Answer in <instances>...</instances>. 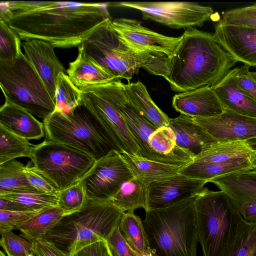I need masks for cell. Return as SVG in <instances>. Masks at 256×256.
Here are the masks:
<instances>
[{"label":"cell","mask_w":256,"mask_h":256,"mask_svg":"<svg viewBox=\"0 0 256 256\" xmlns=\"http://www.w3.org/2000/svg\"><path fill=\"white\" fill-rule=\"evenodd\" d=\"M228 256H256V222H243Z\"/></svg>","instance_id":"cell-36"},{"label":"cell","mask_w":256,"mask_h":256,"mask_svg":"<svg viewBox=\"0 0 256 256\" xmlns=\"http://www.w3.org/2000/svg\"><path fill=\"white\" fill-rule=\"evenodd\" d=\"M250 144L253 148L255 152V158L254 162V169L256 170V142H248Z\"/></svg>","instance_id":"cell-48"},{"label":"cell","mask_w":256,"mask_h":256,"mask_svg":"<svg viewBox=\"0 0 256 256\" xmlns=\"http://www.w3.org/2000/svg\"><path fill=\"white\" fill-rule=\"evenodd\" d=\"M213 35L236 61L256 67V28L226 24L219 20Z\"/></svg>","instance_id":"cell-19"},{"label":"cell","mask_w":256,"mask_h":256,"mask_svg":"<svg viewBox=\"0 0 256 256\" xmlns=\"http://www.w3.org/2000/svg\"><path fill=\"white\" fill-rule=\"evenodd\" d=\"M0 198L18 202L30 212L38 211L58 206V196L34 190H22L0 192Z\"/></svg>","instance_id":"cell-33"},{"label":"cell","mask_w":256,"mask_h":256,"mask_svg":"<svg viewBox=\"0 0 256 256\" xmlns=\"http://www.w3.org/2000/svg\"><path fill=\"white\" fill-rule=\"evenodd\" d=\"M250 67L244 64L235 68L237 85L245 94L256 101V81L250 74Z\"/></svg>","instance_id":"cell-44"},{"label":"cell","mask_w":256,"mask_h":256,"mask_svg":"<svg viewBox=\"0 0 256 256\" xmlns=\"http://www.w3.org/2000/svg\"><path fill=\"white\" fill-rule=\"evenodd\" d=\"M194 200L146 211L142 223L154 256H196L199 241Z\"/></svg>","instance_id":"cell-4"},{"label":"cell","mask_w":256,"mask_h":256,"mask_svg":"<svg viewBox=\"0 0 256 256\" xmlns=\"http://www.w3.org/2000/svg\"><path fill=\"white\" fill-rule=\"evenodd\" d=\"M58 206L66 214L80 210L87 198L83 182L80 180L58 192Z\"/></svg>","instance_id":"cell-38"},{"label":"cell","mask_w":256,"mask_h":256,"mask_svg":"<svg viewBox=\"0 0 256 256\" xmlns=\"http://www.w3.org/2000/svg\"><path fill=\"white\" fill-rule=\"evenodd\" d=\"M118 226L124 238L139 256L152 253L142 220L134 211L124 212Z\"/></svg>","instance_id":"cell-31"},{"label":"cell","mask_w":256,"mask_h":256,"mask_svg":"<svg viewBox=\"0 0 256 256\" xmlns=\"http://www.w3.org/2000/svg\"><path fill=\"white\" fill-rule=\"evenodd\" d=\"M0 126L28 140L44 136L43 123L24 108L6 101L0 108Z\"/></svg>","instance_id":"cell-23"},{"label":"cell","mask_w":256,"mask_h":256,"mask_svg":"<svg viewBox=\"0 0 256 256\" xmlns=\"http://www.w3.org/2000/svg\"><path fill=\"white\" fill-rule=\"evenodd\" d=\"M110 5L138 10L144 20L176 29L201 26L214 12L210 6L187 2H122Z\"/></svg>","instance_id":"cell-12"},{"label":"cell","mask_w":256,"mask_h":256,"mask_svg":"<svg viewBox=\"0 0 256 256\" xmlns=\"http://www.w3.org/2000/svg\"><path fill=\"white\" fill-rule=\"evenodd\" d=\"M102 85L108 98L120 114L134 138L140 149V156L166 163L148 144L150 136L158 128L142 116L130 104L126 96L124 83L120 79Z\"/></svg>","instance_id":"cell-14"},{"label":"cell","mask_w":256,"mask_h":256,"mask_svg":"<svg viewBox=\"0 0 256 256\" xmlns=\"http://www.w3.org/2000/svg\"><path fill=\"white\" fill-rule=\"evenodd\" d=\"M148 144L166 164L184 166L194 158L177 145L174 133L168 126L158 128L150 136Z\"/></svg>","instance_id":"cell-26"},{"label":"cell","mask_w":256,"mask_h":256,"mask_svg":"<svg viewBox=\"0 0 256 256\" xmlns=\"http://www.w3.org/2000/svg\"><path fill=\"white\" fill-rule=\"evenodd\" d=\"M209 182L226 194L245 220L256 222V169L222 176Z\"/></svg>","instance_id":"cell-17"},{"label":"cell","mask_w":256,"mask_h":256,"mask_svg":"<svg viewBox=\"0 0 256 256\" xmlns=\"http://www.w3.org/2000/svg\"><path fill=\"white\" fill-rule=\"evenodd\" d=\"M0 19L20 39L41 40L54 48L78 46L100 23L112 18L109 3L1 1Z\"/></svg>","instance_id":"cell-1"},{"label":"cell","mask_w":256,"mask_h":256,"mask_svg":"<svg viewBox=\"0 0 256 256\" xmlns=\"http://www.w3.org/2000/svg\"><path fill=\"white\" fill-rule=\"evenodd\" d=\"M255 152L248 142H218L204 150L179 174L209 181L232 173L254 169Z\"/></svg>","instance_id":"cell-10"},{"label":"cell","mask_w":256,"mask_h":256,"mask_svg":"<svg viewBox=\"0 0 256 256\" xmlns=\"http://www.w3.org/2000/svg\"><path fill=\"white\" fill-rule=\"evenodd\" d=\"M192 118L218 142H256V118L224 108L216 116Z\"/></svg>","instance_id":"cell-16"},{"label":"cell","mask_w":256,"mask_h":256,"mask_svg":"<svg viewBox=\"0 0 256 256\" xmlns=\"http://www.w3.org/2000/svg\"><path fill=\"white\" fill-rule=\"evenodd\" d=\"M0 256H7V255L1 250L0 252Z\"/></svg>","instance_id":"cell-50"},{"label":"cell","mask_w":256,"mask_h":256,"mask_svg":"<svg viewBox=\"0 0 256 256\" xmlns=\"http://www.w3.org/2000/svg\"><path fill=\"white\" fill-rule=\"evenodd\" d=\"M67 74L71 82L80 90L118 79L80 50L76 58L69 63Z\"/></svg>","instance_id":"cell-25"},{"label":"cell","mask_w":256,"mask_h":256,"mask_svg":"<svg viewBox=\"0 0 256 256\" xmlns=\"http://www.w3.org/2000/svg\"><path fill=\"white\" fill-rule=\"evenodd\" d=\"M30 158L34 168L58 192L81 180L96 161L73 147L45 140L32 146Z\"/></svg>","instance_id":"cell-9"},{"label":"cell","mask_w":256,"mask_h":256,"mask_svg":"<svg viewBox=\"0 0 256 256\" xmlns=\"http://www.w3.org/2000/svg\"><path fill=\"white\" fill-rule=\"evenodd\" d=\"M73 256H114L106 240H100L89 244Z\"/></svg>","instance_id":"cell-45"},{"label":"cell","mask_w":256,"mask_h":256,"mask_svg":"<svg viewBox=\"0 0 256 256\" xmlns=\"http://www.w3.org/2000/svg\"><path fill=\"white\" fill-rule=\"evenodd\" d=\"M20 40L8 24L0 19V60H13L22 54Z\"/></svg>","instance_id":"cell-37"},{"label":"cell","mask_w":256,"mask_h":256,"mask_svg":"<svg viewBox=\"0 0 256 256\" xmlns=\"http://www.w3.org/2000/svg\"><path fill=\"white\" fill-rule=\"evenodd\" d=\"M134 176L120 154L113 149L96 160L81 180L87 198L110 201L122 184Z\"/></svg>","instance_id":"cell-13"},{"label":"cell","mask_w":256,"mask_h":256,"mask_svg":"<svg viewBox=\"0 0 256 256\" xmlns=\"http://www.w3.org/2000/svg\"><path fill=\"white\" fill-rule=\"evenodd\" d=\"M172 106L190 117H211L221 114L224 108L212 88H200L175 94Z\"/></svg>","instance_id":"cell-21"},{"label":"cell","mask_w":256,"mask_h":256,"mask_svg":"<svg viewBox=\"0 0 256 256\" xmlns=\"http://www.w3.org/2000/svg\"><path fill=\"white\" fill-rule=\"evenodd\" d=\"M32 146L0 126V164L20 157L30 158Z\"/></svg>","instance_id":"cell-35"},{"label":"cell","mask_w":256,"mask_h":256,"mask_svg":"<svg viewBox=\"0 0 256 256\" xmlns=\"http://www.w3.org/2000/svg\"><path fill=\"white\" fill-rule=\"evenodd\" d=\"M25 172L29 183L37 191L58 196L59 192L42 174L38 172L29 162L25 166Z\"/></svg>","instance_id":"cell-42"},{"label":"cell","mask_w":256,"mask_h":256,"mask_svg":"<svg viewBox=\"0 0 256 256\" xmlns=\"http://www.w3.org/2000/svg\"><path fill=\"white\" fill-rule=\"evenodd\" d=\"M66 214L59 206L48 208L24 222L16 230L30 242L42 240Z\"/></svg>","instance_id":"cell-29"},{"label":"cell","mask_w":256,"mask_h":256,"mask_svg":"<svg viewBox=\"0 0 256 256\" xmlns=\"http://www.w3.org/2000/svg\"><path fill=\"white\" fill-rule=\"evenodd\" d=\"M0 245L7 256H32L34 245L12 232L1 234Z\"/></svg>","instance_id":"cell-40"},{"label":"cell","mask_w":256,"mask_h":256,"mask_svg":"<svg viewBox=\"0 0 256 256\" xmlns=\"http://www.w3.org/2000/svg\"><path fill=\"white\" fill-rule=\"evenodd\" d=\"M0 210L16 212H30L18 202L2 198H0Z\"/></svg>","instance_id":"cell-47"},{"label":"cell","mask_w":256,"mask_h":256,"mask_svg":"<svg viewBox=\"0 0 256 256\" xmlns=\"http://www.w3.org/2000/svg\"><path fill=\"white\" fill-rule=\"evenodd\" d=\"M145 256H154L152 253L148 255Z\"/></svg>","instance_id":"cell-51"},{"label":"cell","mask_w":256,"mask_h":256,"mask_svg":"<svg viewBox=\"0 0 256 256\" xmlns=\"http://www.w3.org/2000/svg\"><path fill=\"white\" fill-rule=\"evenodd\" d=\"M112 23L122 41L138 52L162 53L169 58L182 38L181 36H168L154 32L134 19L116 18Z\"/></svg>","instance_id":"cell-15"},{"label":"cell","mask_w":256,"mask_h":256,"mask_svg":"<svg viewBox=\"0 0 256 256\" xmlns=\"http://www.w3.org/2000/svg\"><path fill=\"white\" fill-rule=\"evenodd\" d=\"M181 36L173 54L168 58L164 78L175 92L212 88L238 62L212 34L194 27L186 29Z\"/></svg>","instance_id":"cell-2"},{"label":"cell","mask_w":256,"mask_h":256,"mask_svg":"<svg viewBox=\"0 0 256 256\" xmlns=\"http://www.w3.org/2000/svg\"><path fill=\"white\" fill-rule=\"evenodd\" d=\"M78 50L92 58L116 78L129 82L140 68L164 78L168 74V57L165 54L131 49L114 28L112 18L96 26L78 46Z\"/></svg>","instance_id":"cell-3"},{"label":"cell","mask_w":256,"mask_h":256,"mask_svg":"<svg viewBox=\"0 0 256 256\" xmlns=\"http://www.w3.org/2000/svg\"><path fill=\"white\" fill-rule=\"evenodd\" d=\"M45 140L66 144L92 156L96 160L114 150L94 120L82 104L73 115L55 110L43 120Z\"/></svg>","instance_id":"cell-8"},{"label":"cell","mask_w":256,"mask_h":256,"mask_svg":"<svg viewBox=\"0 0 256 256\" xmlns=\"http://www.w3.org/2000/svg\"><path fill=\"white\" fill-rule=\"evenodd\" d=\"M120 154L134 176L148 186L154 182L179 174L184 166L154 161L126 152Z\"/></svg>","instance_id":"cell-28"},{"label":"cell","mask_w":256,"mask_h":256,"mask_svg":"<svg viewBox=\"0 0 256 256\" xmlns=\"http://www.w3.org/2000/svg\"><path fill=\"white\" fill-rule=\"evenodd\" d=\"M250 73L252 77L256 81V72H250Z\"/></svg>","instance_id":"cell-49"},{"label":"cell","mask_w":256,"mask_h":256,"mask_svg":"<svg viewBox=\"0 0 256 256\" xmlns=\"http://www.w3.org/2000/svg\"><path fill=\"white\" fill-rule=\"evenodd\" d=\"M174 133L177 145L194 157L204 150L218 142L192 117L180 114L170 118L168 126Z\"/></svg>","instance_id":"cell-22"},{"label":"cell","mask_w":256,"mask_h":256,"mask_svg":"<svg viewBox=\"0 0 256 256\" xmlns=\"http://www.w3.org/2000/svg\"><path fill=\"white\" fill-rule=\"evenodd\" d=\"M124 89L130 104L142 116L157 128L169 126L170 118L154 102L142 82L124 84Z\"/></svg>","instance_id":"cell-27"},{"label":"cell","mask_w":256,"mask_h":256,"mask_svg":"<svg viewBox=\"0 0 256 256\" xmlns=\"http://www.w3.org/2000/svg\"><path fill=\"white\" fill-rule=\"evenodd\" d=\"M32 243L34 245V252L32 256H69L53 244L44 240Z\"/></svg>","instance_id":"cell-46"},{"label":"cell","mask_w":256,"mask_h":256,"mask_svg":"<svg viewBox=\"0 0 256 256\" xmlns=\"http://www.w3.org/2000/svg\"><path fill=\"white\" fill-rule=\"evenodd\" d=\"M220 20L226 24L256 28V4L226 10Z\"/></svg>","instance_id":"cell-39"},{"label":"cell","mask_w":256,"mask_h":256,"mask_svg":"<svg viewBox=\"0 0 256 256\" xmlns=\"http://www.w3.org/2000/svg\"><path fill=\"white\" fill-rule=\"evenodd\" d=\"M208 182L178 174L148 186V210L165 208L194 197Z\"/></svg>","instance_id":"cell-18"},{"label":"cell","mask_w":256,"mask_h":256,"mask_svg":"<svg viewBox=\"0 0 256 256\" xmlns=\"http://www.w3.org/2000/svg\"><path fill=\"white\" fill-rule=\"evenodd\" d=\"M22 190L37 191L28 182L25 166L14 160L0 164V192Z\"/></svg>","instance_id":"cell-34"},{"label":"cell","mask_w":256,"mask_h":256,"mask_svg":"<svg viewBox=\"0 0 256 256\" xmlns=\"http://www.w3.org/2000/svg\"><path fill=\"white\" fill-rule=\"evenodd\" d=\"M194 204L203 256H228L244 220L238 208L224 191L207 188L194 196Z\"/></svg>","instance_id":"cell-6"},{"label":"cell","mask_w":256,"mask_h":256,"mask_svg":"<svg viewBox=\"0 0 256 256\" xmlns=\"http://www.w3.org/2000/svg\"><path fill=\"white\" fill-rule=\"evenodd\" d=\"M224 108L256 118V101L238 87L236 68L231 70L216 85L212 88Z\"/></svg>","instance_id":"cell-24"},{"label":"cell","mask_w":256,"mask_h":256,"mask_svg":"<svg viewBox=\"0 0 256 256\" xmlns=\"http://www.w3.org/2000/svg\"><path fill=\"white\" fill-rule=\"evenodd\" d=\"M124 213L112 201L86 198L80 210L64 216L42 240L73 256L89 244L106 240Z\"/></svg>","instance_id":"cell-5"},{"label":"cell","mask_w":256,"mask_h":256,"mask_svg":"<svg viewBox=\"0 0 256 256\" xmlns=\"http://www.w3.org/2000/svg\"><path fill=\"white\" fill-rule=\"evenodd\" d=\"M80 90L82 104L94 118L114 150L120 153L126 152L140 156L134 138L108 98L102 85L88 86Z\"/></svg>","instance_id":"cell-11"},{"label":"cell","mask_w":256,"mask_h":256,"mask_svg":"<svg viewBox=\"0 0 256 256\" xmlns=\"http://www.w3.org/2000/svg\"><path fill=\"white\" fill-rule=\"evenodd\" d=\"M43 210L34 212H16L0 210V235L6 232H12V230H16L24 222Z\"/></svg>","instance_id":"cell-41"},{"label":"cell","mask_w":256,"mask_h":256,"mask_svg":"<svg viewBox=\"0 0 256 256\" xmlns=\"http://www.w3.org/2000/svg\"><path fill=\"white\" fill-rule=\"evenodd\" d=\"M56 110L67 116L74 114L82 105V92L70 80L68 75L60 73L57 78L55 94Z\"/></svg>","instance_id":"cell-32"},{"label":"cell","mask_w":256,"mask_h":256,"mask_svg":"<svg viewBox=\"0 0 256 256\" xmlns=\"http://www.w3.org/2000/svg\"><path fill=\"white\" fill-rule=\"evenodd\" d=\"M22 46L25 56L35 68L55 102L58 76L61 72L67 74V70L56 56L54 47L47 42L38 39L24 40Z\"/></svg>","instance_id":"cell-20"},{"label":"cell","mask_w":256,"mask_h":256,"mask_svg":"<svg viewBox=\"0 0 256 256\" xmlns=\"http://www.w3.org/2000/svg\"><path fill=\"white\" fill-rule=\"evenodd\" d=\"M0 86L5 101L46 118L56 110L55 102L34 66L24 54L0 60Z\"/></svg>","instance_id":"cell-7"},{"label":"cell","mask_w":256,"mask_h":256,"mask_svg":"<svg viewBox=\"0 0 256 256\" xmlns=\"http://www.w3.org/2000/svg\"><path fill=\"white\" fill-rule=\"evenodd\" d=\"M118 225L114 228L106 240L113 256H139L121 234Z\"/></svg>","instance_id":"cell-43"},{"label":"cell","mask_w":256,"mask_h":256,"mask_svg":"<svg viewBox=\"0 0 256 256\" xmlns=\"http://www.w3.org/2000/svg\"><path fill=\"white\" fill-rule=\"evenodd\" d=\"M148 185L134 176L124 181L110 201L126 212L139 208L148 210Z\"/></svg>","instance_id":"cell-30"}]
</instances>
